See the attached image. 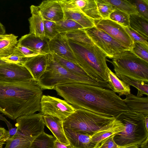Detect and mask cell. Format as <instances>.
<instances>
[{
  "instance_id": "obj_1",
  "label": "cell",
  "mask_w": 148,
  "mask_h": 148,
  "mask_svg": "<svg viewBox=\"0 0 148 148\" xmlns=\"http://www.w3.org/2000/svg\"><path fill=\"white\" fill-rule=\"evenodd\" d=\"M53 89L76 108L115 118L130 111L123 99L110 89L81 83L60 85Z\"/></svg>"
},
{
  "instance_id": "obj_2",
  "label": "cell",
  "mask_w": 148,
  "mask_h": 148,
  "mask_svg": "<svg viewBox=\"0 0 148 148\" xmlns=\"http://www.w3.org/2000/svg\"><path fill=\"white\" fill-rule=\"evenodd\" d=\"M42 90L34 79L0 80V113L14 120L39 111Z\"/></svg>"
},
{
  "instance_id": "obj_3",
  "label": "cell",
  "mask_w": 148,
  "mask_h": 148,
  "mask_svg": "<svg viewBox=\"0 0 148 148\" xmlns=\"http://www.w3.org/2000/svg\"><path fill=\"white\" fill-rule=\"evenodd\" d=\"M68 41L77 65L90 78L108 82L106 54L94 44L81 45Z\"/></svg>"
},
{
  "instance_id": "obj_4",
  "label": "cell",
  "mask_w": 148,
  "mask_h": 148,
  "mask_svg": "<svg viewBox=\"0 0 148 148\" xmlns=\"http://www.w3.org/2000/svg\"><path fill=\"white\" fill-rule=\"evenodd\" d=\"M48 56V64L46 71L37 81L43 89L52 90L60 85L81 83L112 90L108 82L75 74L63 67L53 58L52 54H49Z\"/></svg>"
},
{
  "instance_id": "obj_5",
  "label": "cell",
  "mask_w": 148,
  "mask_h": 148,
  "mask_svg": "<svg viewBox=\"0 0 148 148\" xmlns=\"http://www.w3.org/2000/svg\"><path fill=\"white\" fill-rule=\"evenodd\" d=\"M145 116L142 114L130 111L119 114L115 118L124 125L123 131L114 135V139L120 146L140 144L148 137L145 128Z\"/></svg>"
},
{
  "instance_id": "obj_6",
  "label": "cell",
  "mask_w": 148,
  "mask_h": 148,
  "mask_svg": "<svg viewBox=\"0 0 148 148\" xmlns=\"http://www.w3.org/2000/svg\"><path fill=\"white\" fill-rule=\"evenodd\" d=\"M115 119L85 109L76 108L74 112L63 121V127L74 132L91 135Z\"/></svg>"
},
{
  "instance_id": "obj_7",
  "label": "cell",
  "mask_w": 148,
  "mask_h": 148,
  "mask_svg": "<svg viewBox=\"0 0 148 148\" xmlns=\"http://www.w3.org/2000/svg\"><path fill=\"white\" fill-rule=\"evenodd\" d=\"M111 59L112 61H108L113 65L115 74L148 84V63L130 50H126Z\"/></svg>"
},
{
  "instance_id": "obj_8",
  "label": "cell",
  "mask_w": 148,
  "mask_h": 148,
  "mask_svg": "<svg viewBox=\"0 0 148 148\" xmlns=\"http://www.w3.org/2000/svg\"><path fill=\"white\" fill-rule=\"evenodd\" d=\"M93 43L112 58L124 51L130 50L95 26L85 29Z\"/></svg>"
},
{
  "instance_id": "obj_9",
  "label": "cell",
  "mask_w": 148,
  "mask_h": 148,
  "mask_svg": "<svg viewBox=\"0 0 148 148\" xmlns=\"http://www.w3.org/2000/svg\"><path fill=\"white\" fill-rule=\"evenodd\" d=\"M76 108L65 100L48 95L42 96L40 109L43 115H49L64 120Z\"/></svg>"
},
{
  "instance_id": "obj_10",
  "label": "cell",
  "mask_w": 148,
  "mask_h": 148,
  "mask_svg": "<svg viewBox=\"0 0 148 148\" xmlns=\"http://www.w3.org/2000/svg\"><path fill=\"white\" fill-rule=\"evenodd\" d=\"M17 131L32 143L44 132L45 124L43 115L40 112L20 116L16 119Z\"/></svg>"
},
{
  "instance_id": "obj_11",
  "label": "cell",
  "mask_w": 148,
  "mask_h": 148,
  "mask_svg": "<svg viewBox=\"0 0 148 148\" xmlns=\"http://www.w3.org/2000/svg\"><path fill=\"white\" fill-rule=\"evenodd\" d=\"M95 21L97 28L104 32L131 50L134 43L124 27L109 19Z\"/></svg>"
},
{
  "instance_id": "obj_12",
  "label": "cell",
  "mask_w": 148,
  "mask_h": 148,
  "mask_svg": "<svg viewBox=\"0 0 148 148\" xmlns=\"http://www.w3.org/2000/svg\"><path fill=\"white\" fill-rule=\"evenodd\" d=\"M34 79L23 65L10 63L0 64V80L18 82Z\"/></svg>"
},
{
  "instance_id": "obj_13",
  "label": "cell",
  "mask_w": 148,
  "mask_h": 148,
  "mask_svg": "<svg viewBox=\"0 0 148 148\" xmlns=\"http://www.w3.org/2000/svg\"><path fill=\"white\" fill-rule=\"evenodd\" d=\"M49 45L51 54H56L77 65L76 58L64 33L58 34L49 41Z\"/></svg>"
},
{
  "instance_id": "obj_14",
  "label": "cell",
  "mask_w": 148,
  "mask_h": 148,
  "mask_svg": "<svg viewBox=\"0 0 148 148\" xmlns=\"http://www.w3.org/2000/svg\"><path fill=\"white\" fill-rule=\"evenodd\" d=\"M37 6L44 20L56 23L65 18L63 10L57 0H44Z\"/></svg>"
},
{
  "instance_id": "obj_15",
  "label": "cell",
  "mask_w": 148,
  "mask_h": 148,
  "mask_svg": "<svg viewBox=\"0 0 148 148\" xmlns=\"http://www.w3.org/2000/svg\"><path fill=\"white\" fill-rule=\"evenodd\" d=\"M49 40L46 38L42 39L29 33L22 36L18 43L40 54L51 53L49 47Z\"/></svg>"
},
{
  "instance_id": "obj_16",
  "label": "cell",
  "mask_w": 148,
  "mask_h": 148,
  "mask_svg": "<svg viewBox=\"0 0 148 148\" xmlns=\"http://www.w3.org/2000/svg\"><path fill=\"white\" fill-rule=\"evenodd\" d=\"M48 54H40L29 58L23 64L36 81L46 71L49 62Z\"/></svg>"
},
{
  "instance_id": "obj_17",
  "label": "cell",
  "mask_w": 148,
  "mask_h": 148,
  "mask_svg": "<svg viewBox=\"0 0 148 148\" xmlns=\"http://www.w3.org/2000/svg\"><path fill=\"white\" fill-rule=\"evenodd\" d=\"M124 127L123 124L115 118L113 121L91 135L92 141L96 144L97 147L103 140L123 131Z\"/></svg>"
},
{
  "instance_id": "obj_18",
  "label": "cell",
  "mask_w": 148,
  "mask_h": 148,
  "mask_svg": "<svg viewBox=\"0 0 148 148\" xmlns=\"http://www.w3.org/2000/svg\"><path fill=\"white\" fill-rule=\"evenodd\" d=\"M66 136L70 144L75 148H96L91 140V135L74 132L64 128Z\"/></svg>"
},
{
  "instance_id": "obj_19",
  "label": "cell",
  "mask_w": 148,
  "mask_h": 148,
  "mask_svg": "<svg viewBox=\"0 0 148 148\" xmlns=\"http://www.w3.org/2000/svg\"><path fill=\"white\" fill-rule=\"evenodd\" d=\"M43 119L45 125L57 139L66 145L70 144L64 133L63 121L57 117L49 115H43Z\"/></svg>"
},
{
  "instance_id": "obj_20",
  "label": "cell",
  "mask_w": 148,
  "mask_h": 148,
  "mask_svg": "<svg viewBox=\"0 0 148 148\" xmlns=\"http://www.w3.org/2000/svg\"><path fill=\"white\" fill-rule=\"evenodd\" d=\"M31 16L28 18L29 33L42 39L45 37L44 32V20L37 6L30 7Z\"/></svg>"
},
{
  "instance_id": "obj_21",
  "label": "cell",
  "mask_w": 148,
  "mask_h": 148,
  "mask_svg": "<svg viewBox=\"0 0 148 148\" xmlns=\"http://www.w3.org/2000/svg\"><path fill=\"white\" fill-rule=\"evenodd\" d=\"M130 110L140 113L144 116H148V98L139 97L130 94L126 95L123 99Z\"/></svg>"
},
{
  "instance_id": "obj_22",
  "label": "cell",
  "mask_w": 148,
  "mask_h": 148,
  "mask_svg": "<svg viewBox=\"0 0 148 148\" xmlns=\"http://www.w3.org/2000/svg\"><path fill=\"white\" fill-rule=\"evenodd\" d=\"M63 11L65 18L75 21L85 29L95 26V20L86 15L80 9L64 10Z\"/></svg>"
},
{
  "instance_id": "obj_23",
  "label": "cell",
  "mask_w": 148,
  "mask_h": 148,
  "mask_svg": "<svg viewBox=\"0 0 148 148\" xmlns=\"http://www.w3.org/2000/svg\"><path fill=\"white\" fill-rule=\"evenodd\" d=\"M106 74L108 82L114 92L118 93L119 96L131 94L130 86L119 79L108 67Z\"/></svg>"
},
{
  "instance_id": "obj_24",
  "label": "cell",
  "mask_w": 148,
  "mask_h": 148,
  "mask_svg": "<svg viewBox=\"0 0 148 148\" xmlns=\"http://www.w3.org/2000/svg\"><path fill=\"white\" fill-rule=\"evenodd\" d=\"M130 27L148 40V20L138 14L129 15Z\"/></svg>"
},
{
  "instance_id": "obj_25",
  "label": "cell",
  "mask_w": 148,
  "mask_h": 148,
  "mask_svg": "<svg viewBox=\"0 0 148 148\" xmlns=\"http://www.w3.org/2000/svg\"><path fill=\"white\" fill-rule=\"evenodd\" d=\"M17 38V36L10 34L0 40V59L13 53L18 43Z\"/></svg>"
},
{
  "instance_id": "obj_26",
  "label": "cell",
  "mask_w": 148,
  "mask_h": 148,
  "mask_svg": "<svg viewBox=\"0 0 148 148\" xmlns=\"http://www.w3.org/2000/svg\"><path fill=\"white\" fill-rule=\"evenodd\" d=\"M31 143L24 136L16 131L6 140L4 148H30Z\"/></svg>"
},
{
  "instance_id": "obj_27",
  "label": "cell",
  "mask_w": 148,
  "mask_h": 148,
  "mask_svg": "<svg viewBox=\"0 0 148 148\" xmlns=\"http://www.w3.org/2000/svg\"><path fill=\"white\" fill-rule=\"evenodd\" d=\"M56 138L44 132L37 136L32 142L30 148H54Z\"/></svg>"
},
{
  "instance_id": "obj_28",
  "label": "cell",
  "mask_w": 148,
  "mask_h": 148,
  "mask_svg": "<svg viewBox=\"0 0 148 148\" xmlns=\"http://www.w3.org/2000/svg\"><path fill=\"white\" fill-rule=\"evenodd\" d=\"M117 77L124 83L130 86H132L138 90L137 95L142 97L144 95L148 96V85L144 82L134 80L118 73L115 74Z\"/></svg>"
},
{
  "instance_id": "obj_29",
  "label": "cell",
  "mask_w": 148,
  "mask_h": 148,
  "mask_svg": "<svg viewBox=\"0 0 148 148\" xmlns=\"http://www.w3.org/2000/svg\"><path fill=\"white\" fill-rule=\"evenodd\" d=\"M68 40L81 45L94 44L86 33L85 29H78L64 33Z\"/></svg>"
},
{
  "instance_id": "obj_30",
  "label": "cell",
  "mask_w": 148,
  "mask_h": 148,
  "mask_svg": "<svg viewBox=\"0 0 148 148\" xmlns=\"http://www.w3.org/2000/svg\"><path fill=\"white\" fill-rule=\"evenodd\" d=\"M52 54L57 61L67 70L77 75L90 77L80 67L76 64L56 54Z\"/></svg>"
},
{
  "instance_id": "obj_31",
  "label": "cell",
  "mask_w": 148,
  "mask_h": 148,
  "mask_svg": "<svg viewBox=\"0 0 148 148\" xmlns=\"http://www.w3.org/2000/svg\"><path fill=\"white\" fill-rule=\"evenodd\" d=\"M56 28L59 33H65L67 32L84 28L75 21L67 18L56 23Z\"/></svg>"
},
{
  "instance_id": "obj_32",
  "label": "cell",
  "mask_w": 148,
  "mask_h": 148,
  "mask_svg": "<svg viewBox=\"0 0 148 148\" xmlns=\"http://www.w3.org/2000/svg\"><path fill=\"white\" fill-rule=\"evenodd\" d=\"M115 8L130 15L138 14L134 6L128 0H106Z\"/></svg>"
},
{
  "instance_id": "obj_33",
  "label": "cell",
  "mask_w": 148,
  "mask_h": 148,
  "mask_svg": "<svg viewBox=\"0 0 148 148\" xmlns=\"http://www.w3.org/2000/svg\"><path fill=\"white\" fill-rule=\"evenodd\" d=\"M81 10L86 15L95 21L102 19L95 0H86L85 3Z\"/></svg>"
},
{
  "instance_id": "obj_34",
  "label": "cell",
  "mask_w": 148,
  "mask_h": 148,
  "mask_svg": "<svg viewBox=\"0 0 148 148\" xmlns=\"http://www.w3.org/2000/svg\"><path fill=\"white\" fill-rule=\"evenodd\" d=\"M99 14L103 19H109L115 8L106 0H95Z\"/></svg>"
},
{
  "instance_id": "obj_35",
  "label": "cell",
  "mask_w": 148,
  "mask_h": 148,
  "mask_svg": "<svg viewBox=\"0 0 148 148\" xmlns=\"http://www.w3.org/2000/svg\"><path fill=\"white\" fill-rule=\"evenodd\" d=\"M129 15L116 8L110 14L109 19L125 27H130Z\"/></svg>"
},
{
  "instance_id": "obj_36",
  "label": "cell",
  "mask_w": 148,
  "mask_h": 148,
  "mask_svg": "<svg viewBox=\"0 0 148 148\" xmlns=\"http://www.w3.org/2000/svg\"><path fill=\"white\" fill-rule=\"evenodd\" d=\"M130 51L138 57L148 63V45L141 42H134Z\"/></svg>"
},
{
  "instance_id": "obj_37",
  "label": "cell",
  "mask_w": 148,
  "mask_h": 148,
  "mask_svg": "<svg viewBox=\"0 0 148 148\" xmlns=\"http://www.w3.org/2000/svg\"><path fill=\"white\" fill-rule=\"evenodd\" d=\"M29 58L25 57L16 47L11 55L8 57L2 58L1 59L7 63L23 65Z\"/></svg>"
},
{
  "instance_id": "obj_38",
  "label": "cell",
  "mask_w": 148,
  "mask_h": 148,
  "mask_svg": "<svg viewBox=\"0 0 148 148\" xmlns=\"http://www.w3.org/2000/svg\"><path fill=\"white\" fill-rule=\"evenodd\" d=\"M135 7L138 14L148 20V0H128Z\"/></svg>"
},
{
  "instance_id": "obj_39",
  "label": "cell",
  "mask_w": 148,
  "mask_h": 148,
  "mask_svg": "<svg viewBox=\"0 0 148 148\" xmlns=\"http://www.w3.org/2000/svg\"><path fill=\"white\" fill-rule=\"evenodd\" d=\"M63 10L79 8L84 6L86 0H57Z\"/></svg>"
},
{
  "instance_id": "obj_40",
  "label": "cell",
  "mask_w": 148,
  "mask_h": 148,
  "mask_svg": "<svg viewBox=\"0 0 148 148\" xmlns=\"http://www.w3.org/2000/svg\"><path fill=\"white\" fill-rule=\"evenodd\" d=\"M56 23L44 20V32L45 37L49 40L54 38L59 33L56 28Z\"/></svg>"
},
{
  "instance_id": "obj_41",
  "label": "cell",
  "mask_w": 148,
  "mask_h": 148,
  "mask_svg": "<svg viewBox=\"0 0 148 148\" xmlns=\"http://www.w3.org/2000/svg\"><path fill=\"white\" fill-rule=\"evenodd\" d=\"M126 32L134 42H141L148 45V40L145 38L130 27H125Z\"/></svg>"
},
{
  "instance_id": "obj_42",
  "label": "cell",
  "mask_w": 148,
  "mask_h": 148,
  "mask_svg": "<svg viewBox=\"0 0 148 148\" xmlns=\"http://www.w3.org/2000/svg\"><path fill=\"white\" fill-rule=\"evenodd\" d=\"M115 135H112L103 140L96 148H119L121 146L118 145L114 139Z\"/></svg>"
},
{
  "instance_id": "obj_43",
  "label": "cell",
  "mask_w": 148,
  "mask_h": 148,
  "mask_svg": "<svg viewBox=\"0 0 148 148\" xmlns=\"http://www.w3.org/2000/svg\"><path fill=\"white\" fill-rule=\"evenodd\" d=\"M16 48L25 57L27 58H30L40 54L18 43L16 46Z\"/></svg>"
},
{
  "instance_id": "obj_44",
  "label": "cell",
  "mask_w": 148,
  "mask_h": 148,
  "mask_svg": "<svg viewBox=\"0 0 148 148\" xmlns=\"http://www.w3.org/2000/svg\"><path fill=\"white\" fill-rule=\"evenodd\" d=\"M10 137L8 131L4 128L0 127V143L5 144L6 140Z\"/></svg>"
},
{
  "instance_id": "obj_45",
  "label": "cell",
  "mask_w": 148,
  "mask_h": 148,
  "mask_svg": "<svg viewBox=\"0 0 148 148\" xmlns=\"http://www.w3.org/2000/svg\"><path fill=\"white\" fill-rule=\"evenodd\" d=\"M54 148H72L73 147L70 145H66L60 142L57 139L54 143Z\"/></svg>"
},
{
  "instance_id": "obj_46",
  "label": "cell",
  "mask_w": 148,
  "mask_h": 148,
  "mask_svg": "<svg viewBox=\"0 0 148 148\" xmlns=\"http://www.w3.org/2000/svg\"><path fill=\"white\" fill-rule=\"evenodd\" d=\"M0 120H1L4 121L6 123L8 127L9 130L12 128V125L1 114H0Z\"/></svg>"
},
{
  "instance_id": "obj_47",
  "label": "cell",
  "mask_w": 148,
  "mask_h": 148,
  "mask_svg": "<svg viewBox=\"0 0 148 148\" xmlns=\"http://www.w3.org/2000/svg\"><path fill=\"white\" fill-rule=\"evenodd\" d=\"M148 137L140 145V147L141 148H148Z\"/></svg>"
},
{
  "instance_id": "obj_48",
  "label": "cell",
  "mask_w": 148,
  "mask_h": 148,
  "mask_svg": "<svg viewBox=\"0 0 148 148\" xmlns=\"http://www.w3.org/2000/svg\"><path fill=\"white\" fill-rule=\"evenodd\" d=\"M140 145L138 144H132L123 146H121L119 148H139Z\"/></svg>"
},
{
  "instance_id": "obj_49",
  "label": "cell",
  "mask_w": 148,
  "mask_h": 148,
  "mask_svg": "<svg viewBox=\"0 0 148 148\" xmlns=\"http://www.w3.org/2000/svg\"><path fill=\"white\" fill-rule=\"evenodd\" d=\"M5 30L4 26L0 22V35L5 34Z\"/></svg>"
},
{
  "instance_id": "obj_50",
  "label": "cell",
  "mask_w": 148,
  "mask_h": 148,
  "mask_svg": "<svg viewBox=\"0 0 148 148\" xmlns=\"http://www.w3.org/2000/svg\"><path fill=\"white\" fill-rule=\"evenodd\" d=\"M8 131L10 136L12 135V136H13L16 134V128H12L9 130Z\"/></svg>"
},
{
  "instance_id": "obj_51",
  "label": "cell",
  "mask_w": 148,
  "mask_h": 148,
  "mask_svg": "<svg viewBox=\"0 0 148 148\" xmlns=\"http://www.w3.org/2000/svg\"><path fill=\"white\" fill-rule=\"evenodd\" d=\"M144 123L146 129L147 131L148 132V116H145Z\"/></svg>"
},
{
  "instance_id": "obj_52",
  "label": "cell",
  "mask_w": 148,
  "mask_h": 148,
  "mask_svg": "<svg viewBox=\"0 0 148 148\" xmlns=\"http://www.w3.org/2000/svg\"><path fill=\"white\" fill-rule=\"evenodd\" d=\"M8 34H5L4 35H0V39H1L7 36Z\"/></svg>"
},
{
  "instance_id": "obj_53",
  "label": "cell",
  "mask_w": 148,
  "mask_h": 148,
  "mask_svg": "<svg viewBox=\"0 0 148 148\" xmlns=\"http://www.w3.org/2000/svg\"><path fill=\"white\" fill-rule=\"evenodd\" d=\"M7 63H7V62H5V61L2 60L1 59H0V64H5Z\"/></svg>"
},
{
  "instance_id": "obj_54",
  "label": "cell",
  "mask_w": 148,
  "mask_h": 148,
  "mask_svg": "<svg viewBox=\"0 0 148 148\" xmlns=\"http://www.w3.org/2000/svg\"><path fill=\"white\" fill-rule=\"evenodd\" d=\"M3 145H0V148H3Z\"/></svg>"
},
{
  "instance_id": "obj_55",
  "label": "cell",
  "mask_w": 148,
  "mask_h": 148,
  "mask_svg": "<svg viewBox=\"0 0 148 148\" xmlns=\"http://www.w3.org/2000/svg\"><path fill=\"white\" fill-rule=\"evenodd\" d=\"M3 145V144L0 143V145Z\"/></svg>"
},
{
  "instance_id": "obj_56",
  "label": "cell",
  "mask_w": 148,
  "mask_h": 148,
  "mask_svg": "<svg viewBox=\"0 0 148 148\" xmlns=\"http://www.w3.org/2000/svg\"><path fill=\"white\" fill-rule=\"evenodd\" d=\"M72 148H74V147H72Z\"/></svg>"
},
{
  "instance_id": "obj_57",
  "label": "cell",
  "mask_w": 148,
  "mask_h": 148,
  "mask_svg": "<svg viewBox=\"0 0 148 148\" xmlns=\"http://www.w3.org/2000/svg\"><path fill=\"white\" fill-rule=\"evenodd\" d=\"M2 39H3V38H2Z\"/></svg>"
}]
</instances>
